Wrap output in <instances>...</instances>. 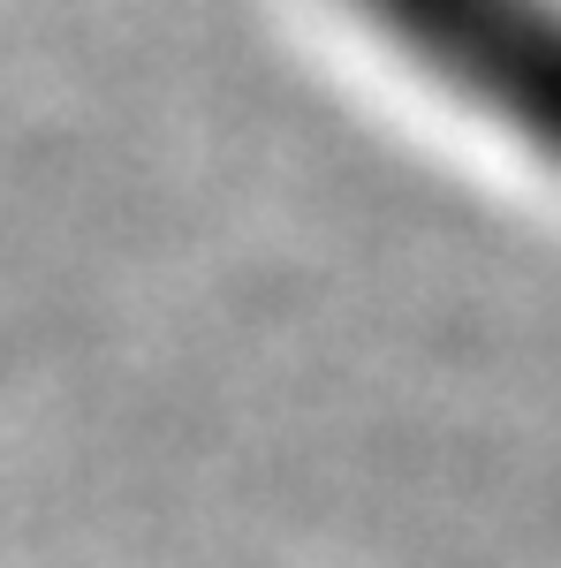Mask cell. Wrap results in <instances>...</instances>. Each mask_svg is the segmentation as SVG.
<instances>
[{
  "label": "cell",
  "instance_id": "obj_1",
  "mask_svg": "<svg viewBox=\"0 0 561 568\" xmlns=\"http://www.w3.org/2000/svg\"><path fill=\"white\" fill-rule=\"evenodd\" d=\"M388 23L418 61L448 69L455 84L547 130L554 114V31L539 0H357Z\"/></svg>",
  "mask_w": 561,
  "mask_h": 568
}]
</instances>
